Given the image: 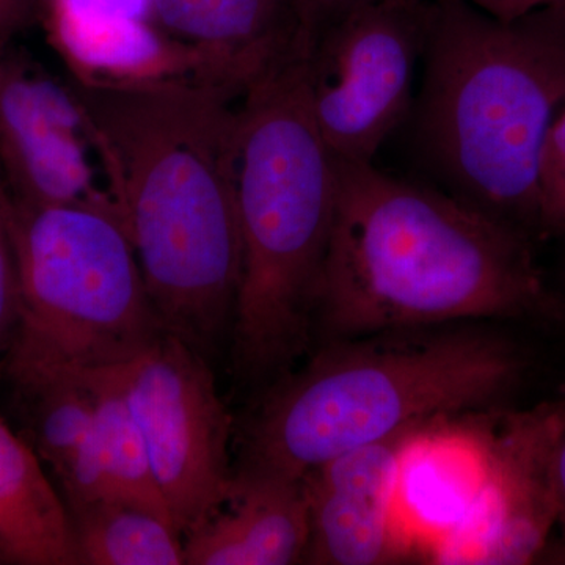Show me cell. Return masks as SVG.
<instances>
[{
    "label": "cell",
    "mask_w": 565,
    "mask_h": 565,
    "mask_svg": "<svg viewBox=\"0 0 565 565\" xmlns=\"http://www.w3.org/2000/svg\"><path fill=\"white\" fill-rule=\"evenodd\" d=\"M68 81L163 332L214 366L232 348L243 280L236 191L243 96L200 77Z\"/></svg>",
    "instance_id": "obj_1"
},
{
    "label": "cell",
    "mask_w": 565,
    "mask_h": 565,
    "mask_svg": "<svg viewBox=\"0 0 565 565\" xmlns=\"http://www.w3.org/2000/svg\"><path fill=\"white\" fill-rule=\"evenodd\" d=\"M552 308L530 234L444 189L337 158L315 305L327 343Z\"/></svg>",
    "instance_id": "obj_2"
},
{
    "label": "cell",
    "mask_w": 565,
    "mask_h": 565,
    "mask_svg": "<svg viewBox=\"0 0 565 565\" xmlns=\"http://www.w3.org/2000/svg\"><path fill=\"white\" fill-rule=\"evenodd\" d=\"M422 90L408 120L445 192L539 236L537 173L565 106V7L500 21L430 0Z\"/></svg>",
    "instance_id": "obj_3"
},
{
    "label": "cell",
    "mask_w": 565,
    "mask_h": 565,
    "mask_svg": "<svg viewBox=\"0 0 565 565\" xmlns=\"http://www.w3.org/2000/svg\"><path fill=\"white\" fill-rule=\"evenodd\" d=\"M511 341L423 327L329 341L270 386L245 426L239 470L303 479L334 457L482 408L525 373Z\"/></svg>",
    "instance_id": "obj_4"
},
{
    "label": "cell",
    "mask_w": 565,
    "mask_h": 565,
    "mask_svg": "<svg viewBox=\"0 0 565 565\" xmlns=\"http://www.w3.org/2000/svg\"><path fill=\"white\" fill-rule=\"evenodd\" d=\"M305 57L241 98L236 191L243 280L232 363L244 385L275 384L310 348L337 200V158L319 132Z\"/></svg>",
    "instance_id": "obj_5"
},
{
    "label": "cell",
    "mask_w": 565,
    "mask_h": 565,
    "mask_svg": "<svg viewBox=\"0 0 565 565\" xmlns=\"http://www.w3.org/2000/svg\"><path fill=\"white\" fill-rule=\"evenodd\" d=\"M13 202L22 318L14 340L74 366H120L163 332L117 212Z\"/></svg>",
    "instance_id": "obj_6"
},
{
    "label": "cell",
    "mask_w": 565,
    "mask_h": 565,
    "mask_svg": "<svg viewBox=\"0 0 565 565\" xmlns=\"http://www.w3.org/2000/svg\"><path fill=\"white\" fill-rule=\"evenodd\" d=\"M430 0H362L319 25L305 57L311 114L334 158L373 162L414 106Z\"/></svg>",
    "instance_id": "obj_7"
},
{
    "label": "cell",
    "mask_w": 565,
    "mask_h": 565,
    "mask_svg": "<svg viewBox=\"0 0 565 565\" xmlns=\"http://www.w3.org/2000/svg\"><path fill=\"white\" fill-rule=\"evenodd\" d=\"M122 386L156 481L182 537L217 511L232 487V416L215 385L214 366L163 333L128 363Z\"/></svg>",
    "instance_id": "obj_8"
},
{
    "label": "cell",
    "mask_w": 565,
    "mask_h": 565,
    "mask_svg": "<svg viewBox=\"0 0 565 565\" xmlns=\"http://www.w3.org/2000/svg\"><path fill=\"white\" fill-rule=\"evenodd\" d=\"M565 397L487 426V473L475 503L430 546L438 564H527L557 525L556 456Z\"/></svg>",
    "instance_id": "obj_9"
},
{
    "label": "cell",
    "mask_w": 565,
    "mask_h": 565,
    "mask_svg": "<svg viewBox=\"0 0 565 565\" xmlns=\"http://www.w3.org/2000/svg\"><path fill=\"white\" fill-rule=\"evenodd\" d=\"M95 132L70 81L17 47L0 52V172L25 204H85L117 212L92 161Z\"/></svg>",
    "instance_id": "obj_10"
},
{
    "label": "cell",
    "mask_w": 565,
    "mask_h": 565,
    "mask_svg": "<svg viewBox=\"0 0 565 565\" xmlns=\"http://www.w3.org/2000/svg\"><path fill=\"white\" fill-rule=\"evenodd\" d=\"M416 429L352 449L305 475L310 500L305 563L388 564L412 548L396 500L404 446Z\"/></svg>",
    "instance_id": "obj_11"
},
{
    "label": "cell",
    "mask_w": 565,
    "mask_h": 565,
    "mask_svg": "<svg viewBox=\"0 0 565 565\" xmlns=\"http://www.w3.org/2000/svg\"><path fill=\"white\" fill-rule=\"evenodd\" d=\"M0 373L20 423L18 433L51 468L63 500L106 497L87 370L14 340Z\"/></svg>",
    "instance_id": "obj_12"
},
{
    "label": "cell",
    "mask_w": 565,
    "mask_h": 565,
    "mask_svg": "<svg viewBox=\"0 0 565 565\" xmlns=\"http://www.w3.org/2000/svg\"><path fill=\"white\" fill-rule=\"evenodd\" d=\"M151 17L202 52L215 81L241 96L310 46L296 0H151Z\"/></svg>",
    "instance_id": "obj_13"
},
{
    "label": "cell",
    "mask_w": 565,
    "mask_h": 565,
    "mask_svg": "<svg viewBox=\"0 0 565 565\" xmlns=\"http://www.w3.org/2000/svg\"><path fill=\"white\" fill-rule=\"evenodd\" d=\"M310 500L303 479L234 468L225 501L184 535L188 565L305 563Z\"/></svg>",
    "instance_id": "obj_14"
},
{
    "label": "cell",
    "mask_w": 565,
    "mask_h": 565,
    "mask_svg": "<svg viewBox=\"0 0 565 565\" xmlns=\"http://www.w3.org/2000/svg\"><path fill=\"white\" fill-rule=\"evenodd\" d=\"M438 422L408 437L396 500L407 541L429 548L467 514L487 473V426L476 433Z\"/></svg>",
    "instance_id": "obj_15"
},
{
    "label": "cell",
    "mask_w": 565,
    "mask_h": 565,
    "mask_svg": "<svg viewBox=\"0 0 565 565\" xmlns=\"http://www.w3.org/2000/svg\"><path fill=\"white\" fill-rule=\"evenodd\" d=\"M47 31L71 76L77 79L143 82L200 77L218 84L202 52L173 39L152 20L47 21Z\"/></svg>",
    "instance_id": "obj_16"
},
{
    "label": "cell",
    "mask_w": 565,
    "mask_h": 565,
    "mask_svg": "<svg viewBox=\"0 0 565 565\" xmlns=\"http://www.w3.org/2000/svg\"><path fill=\"white\" fill-rule=\"evenodd\" d=\"M0 565H81L61 492L0 418Z\"/></svg>",
    "instance_id": "obj_17"
},
{
    "label": "cell",
    "mask_w": 565,
    "mask_h": 565,
    "mask_svg": "<svg viewBox=\"0 0 565 565\" xmlns=\"http://www.w3.org/2000/svg\"><path fill=\"white\" fill-rule=\"evenodd\" d=\"M81 565H182L184 537L170 520L114 498L63 500Z\"/></svg>",
    "instance_id": "obj_18"
},
{
    "label": "cell",
    "mask_w": 565,
    "mask_h": 565,
    "mask_svg": "<svg viewBox=\"0 0 565 565\" xmlns=\"http://www.w3.org/2000/svg\"><path fill=\"white\" fill-rule=\"evenodd\" d=\"M95 403L96 452L106 497L140 505L173 523L147 441L122 386L120 366L87 370ZM174 525V523H173Z\"/></svg>",
    "instance_id": "obj_19"
},
{
    "label": "cell",
    "mask_w": 565,
    "mask_h": 565,
    "mask_svg": "<svg viewBox=\"0 0 565 565\" xmlns=\"http://www.w3.org/2000/svg\"><path fill=\"white\" fill-rule=\"evenodd\" d=\"M537 188L539 236H565V106L546 134Z\"/></svg>",
    "instance_id": "obj_20"
},
{
    "label": "cell",
    "mask_w": 565,
    "mask_h": 565,
    "mask_svg": "<svg viewBox=\"0 0 565 565\" xmlns=\"http://www.w3.org/2000/svg\"><path fill=\"white\" fill-rule=\"evenodd\" d=\"M11 195L0 172V364L10 351L22 318L20 270L11 228Z\"/></svg>",
    "instance_id": "obj_21"
},
{
    "label": "cell",
    "mask_w": 565,
    "mask_h": 565,
    "mask_svg": "<svg viewBox=\"0 0 565 565\" xmlns=\"http://www.w3.org/2000/svg\"><path fill=\"white\" fill-rule=\"evenodd\" d=\"M47 21L152 20L151 0H43Z\"/></svg>",
    "instance_id": "obj_22"
},
{
    "label": "cell",
    "mask_w": 565,
    "mask_h": 565,
    "mask_svg": "<svg viewBox=\"0 0 565 565\" xmlns=\"http://www.w3.org/2000/svg\"><path fill=\"white\" fill-rule=\"evenodd\" d=\"M43 9V0H0V52L32 24Z\"/></svg>",
    "instance_id": "obj_23"
},
{
    "label": "cell",
    "mask_w": 565,
    "mask_h": 565,
    "mask_svg": "<svg viewBox=\"0 0 565 565\" xmlns=\"http://www.w3.org/2000/svg\"><path fill=\"white\" fill-rule=\"evenodd\" d=\"M476 9L500 21H514L535 9H541L545 0H465Z\"/></svg>",
    "instance_id": "obj_24"
},
{
    "label": "cell",
    "mask_w": 565,
    "mask_h": 565,
    "mask_svg": "<svg viewBox=\"0 0 565 565\" xmlns=\"http://www.w3.org/2000/svg\"><path fill=\"white\" fill-rule=\"evenodd\" d=\"M296 2L300 14H302L305 28H307L311 39L316 29L327 18L332 17L337 11L345 9V7L352 6V3L362 2V0H296Z\"/></svg>",
    "instance_id": "obj_25"
},
{
    "label": "cell",
    "mask_w": 565,
    "mask_h": 565,
    "mask_svg": "<svg viewBox=\"0 0 565 565\" xmlns=\"http://www.w3.org/2000/svg\"><path fill=\"white\" fill-rule=\"evenodd\" d=\"M557 525L565 537V427L556 456Z\"/></svg>",
    "instance_id": "obj_26"
},
{
    "label": "cell",
    "mask_w": 565,
    "mask_h": 565,
    "mask_svg": "<svg viewBox=\"0 0 565 565\" xmlns=\"http://www.w3.org/2000/svg\"><path fill=\"white\" fill-rule=\"evenodd\" d=\"M559 6L565 7V0H545L544 6Z\"/></svg>",
    "instance_id": "obj_27"
}]
</instances>
